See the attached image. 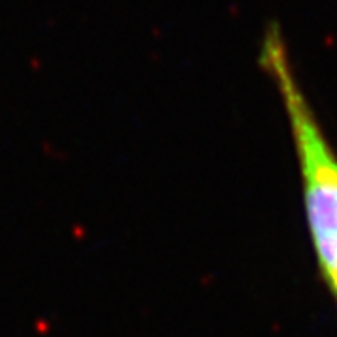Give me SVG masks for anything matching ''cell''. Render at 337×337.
I'll use <instances>...</instances> for the list:
<instances>
[{
	"label": "cell",
	"mask_w": 337,
	"mask_h": 337,
	"mask_svg": "<svg viewBox=\"0 0 337 337\" xmlns=\"http://www.w3.org/2000/svg\"><path fill=\"white\" fill-rule=\"evenodd\" d=\"M261 66L271 75L287 111L302 178L309 236L328 290L337 285V154L296 83L277 27L262 39Z\"/></svg>",
	"instance_id": "6da1fadb"
}]
</instances>
